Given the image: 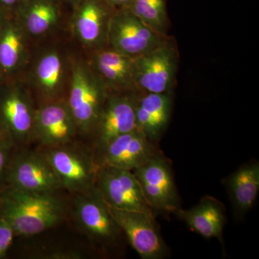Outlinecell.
Listing matches in <instances>:
<instances>
[{
	"instance_id": "cell-1",
	"label": "cell",
	"mask_w": 259,
	"mask_h": 259,
	"mask_svg": "<svg viewBox=\"0 0 259 259\" xmlns=\"http://www.w3.org/2000/svg\"><path fill=\"white\" fill-rule=\"evenodd\" d=\"M64 204L54 193H36L6 187L0 193V216L16 236H31L60 222Z\"/></svg>"
},
{
	"instance_id": "cell-2",
	"label": "cell",
	"mask_w": 259,
	"mask_h": 259,
	"mask_svg": "<svg viewBox=\"0 0 259 259\" xmlns=\"http://www.w3.org/2000/svg\"><path fill=\"white\" fill-rule=\"evenodd\" d=\"M108 90L96 72L83 65L74 66L67 106L78 131L93 132L108 98Z\"/></svg>"
},
{
	"instance_id": "cell-3",
	"label": "cell",
	"mask_w": 259,
	"mask_h": 259,
	"mask_svg": "<svg viewBox=\"0 0 259 259\" xmlns=\"http://www.w3.org/2000/svg\"><path fill=\"white\" fill-rule=\"evenodd\" d=\"M44 153L63 188L76 194L90 193L95 188L100 165L88 151L69 144L47 148Z\"/></svg>"
},
{
	"instance_id": "cell-4",
	"label": "cell",
	"mask_w": 259,
	"mask_h": 259,
	"mask_svg": "<svg viewBox=\"0 0 259 259\" xmlns=\"http://www.w3.org/2000/svg\"><path fill=\"white\" fill-rule=\"evenodd\" d=\"M177 59L176 48L168 40L146 54L134 57L136 91L171 93L176 76Z\"/></svg>"
},
{
	"instance_id": "cell-5",
	"label": "cell",
	"mask_w": 259,
	"mask_h": 259,
	"mask_svg": "<svg viewBox=\"0 0 259 259\" xmlns=\"http://www.w3.org/2000/svg\"><path fill=\"white\" fill-rule=\"evenodd\" d=\"M166 40L126 8L112 14L109 22L110 49L131 57L146 54Z\"/></svg>"
},
{
	"instance_id": "cell-6",
	"label": "cell",
	"mask_w": 259,
	"mask_h": 259,
	"mask_svg": "<svg viewBox=\"0 0 259 259\" xmlns=\"http://www.w3.org/2000/svg\"><path fill=\"white\" fill-rule=\"evenodd\" d=\"M6 187L52 194L63 188L44 153L13 152L7 174Z\"/></svg>"
},
{
	"instance_id": "cell-7",
	"label": "cell",
	"mask_w": 259,
	"mask_h": 259,
	"mask_svg": "<svg viewBox=\"0 0 259 259\" xmlns=\"http://www.w3.org/2000/svg\"><path fill=\"white\" fill-rule=\"evenodd\" d=\"M95 187L110 207L153 214L132 171L100 165Z\"/></svg>"
},
{
	"instance_id": "cell-8",
	"label": "cell",
	"mask_w": 259,
	"mask_h": 259,
	"mask_svg": "<svg viewBox=\"0 0 259 259\" xmlns=\"http://www.w3.org/2000/svg\"><path fill=\"white\" fill-rule=\"evenodd\" d=\"M108 207L130 244L141 258L161 259L168 255V247L156 226L154 214Z\"/></svg>"
},
{
	"instance_id": "cell-9",
	"label": "cell",
	"mask_w": 259,
	"mask_h": 259,
	"mask_svg": "<svg viewBox=\"0 0 259 259\" xmlns=\"http://www.w3.org/2000/svg\"><path fill=\"white\" fill-rule=\"evenodd\" d=\"M134 173L153 211L174 213L180 208L171 168L161 153L135 169Z\"/></svg>"
},
{
	"instance_id": "cell-10",
	"label": "cell",
	"mask_w": 259,
	"mask_h": 259,
	"mask_svg": "<svg viewBox=\"0 0 259 259\" xmlns=\"http://www.w3.org/2000/svg\"><path fill=\"white\" fill-rule=\"evenodd\" d=\"M74 210L80 228L94 241L108 246L120 238L122 231L96 187L90 193L76 194Z\"/></svg>"
},
{
	"instance_id": "cell-11",
	"label": "cell",
	"mask_w": 259,
	"mask_h": 259,
	"mask_svg": "<svg viewBox=\"0 0 259 259\" xmlns=\"http://www.w3.org/2000/svg\"><path fill=\"white\" fill-rule=\"evenodd\" d=\"M35 113L28 97L20 90L8 88L0 92V134L14 146L33 136Z\"/></svg>"
},
{
	"instance_id": "cell-12",
	"label": "cell",
	"mask_w": 259,
	"mask_h": 259,
	"mask_svg": "<svg viewBox=\"0 0 259 259\" xmlns=\"http://www.w3.org/2000/svg\"><path fill=\"white\" fill-rule=\"evenodd\" d=\"M136 94L109 95L93 131L99 151L115 138L137 129Z\"/></svg>"
},
{
	"instance_id": "cell-13",
	"label": "cell",
	"mask_w": 259,
	"mask_h": 259,
	"mask_svg": "<svg viewBox=\"0 0 259 259\" xmlns=\"http://www.w3.org/2000/svg\"><path fill=\"white\" fill-rule=\"evenodd\" d=\"M153 143L138 129L121 135L100 151V165L134 171L159 153Z\"/></svg>"
},
{
	"instance_id": "cell-14",
	"label": "cell",
	"mask_w": 259,
	"mask_h": 259,
	"mask_svg": "<svg viewBox=\"0 0 259 259\" xmlns=\"http://www.w3.org/2000/svg\"><path fill=\"white\" fill-rule=\"evenodd\" d=\"M77 131L67 104H48L35 112L33 136L47 148L71 144Z\"/></svg>"
},
{
	"instance_id": "cell-15",
	"label": "cell",
	"mask_w": 259,
	"mask_h": 259,
	"mask_svg": "<svg viewBox=\"0 0 259 259\" xmlns=\"http://www.w3.org/2000/svg\"><path fill=\"white\" fill-rule=\"evenodd\" d=\"M139 94L136 105L137 129L156 142L164 133L171 117V93Z\"/></svg>"
},
{
	"instance_id": "cell-16",
	"label": "cell",
	"mask_w": 259,
	"mask_h": 259,
	"mask_svg": "<svg viewBox=\"0 0 259 259\" xmlns=\"http://www.w3.org/2000/svg\"><path fill=\"white\" fill-rule=\"evenodd\" d=\"M187 226L207 239L218 238L223 242L226 223V209L217 199L204 197L197 205L189 209L179 208L174 212Z\"/></svg>"
},
{
	"instance_id": "cell-17",
	"label": "cell",
	"mask_w": 259,
	"mask_h": 259,
	"mask_svg": "<svg viewBox=\"0 0 259 259\" xmlns=\"http://www.w3.org/2000/svg\"><path fill=\"white\" fill-rule=\"evenodd\" d=\"M134 57L113 49L97 51L94 59L95 72L109 90L136 92L134 77Z\"/></svg>"
},
{
	"instance_id": "cell-18",
	"label": "cell",
	"mask_w": 259,
	"mask_h": 259,
	"mask_svg": "<svg viewBox=\"0 0 259 259\" xmlns=\"http://www.w3.org/2000/svg\"><path fill=\"white\" fill-rule=\"evenodd\" d=\"M235 216L244 217L255 203L259 190V163H245L226 181Z\"/></svg>"
},
{
	"instance_id": "cell-19",
	"label": "cell",
	"mask_w": 259,
	"mask_h": 259,
	"mask_svg": "<svg viewBox=\"0 0 259 259\" xmlns=\"http://www.w3.org/2000/svg\"><path fill=\"white\" fill-rule=\"evenodd\" d=\"M111 16L98 0H86L75 17L74 28L77 36L89 47L102 45L107 42Z\"/></svg>"
},
{
	"instance_id": "cell-20",
	"label": "cell",
	"mask_w": 259,
	"mask_h": 259,
	"mask_svg": "<svg viewBox=\"0 0 259 259\" xmlns=\"http://www.w3.org/2000/svg\"><path fill=\"white\" fill-rule=\"evenodd\" d=\"M23 35L15 23L0 25V71L8 74L18 67L23 58Z\"/></svg>"
},
{
	"instance_id": "cell-21",
	"label": "cell",
	"mask_w": 259,
	"mask_h": 259,
	"mask_svg": "<svg viewBox=\"0 0 259 259\" xmlns=\"http://www.w3.org/2000/svg\"><path fill=\"white\" fill-rule=\"evenodd\" d=\"M126 9L160 35L166 37L168 27L166 0H132Z\"/></svg>"
},
{
	"instance_id": "cell-22",
	"label": "cell",
	"mask_w": 259,
	"mask_h": 259,
	"mask_svg": "<svg viewBox=\"0 0 259 259\" xmlns=\"http://www.w3.org/2000/svg\"><path fill=\"white\" fill-rule=\"evenodd\" d=\"M56 8L48 0H35L25 12V28L33 35H40L49 31L57 23Z\"/></svg>"
},
{
	"instance_id": "cell-23",
	"label": "cell",
	"mask_w": 259,
	"mask_h": 259,
	"mask_svg": "<svg viewBox=\"0 0 259 259\" xmlns=\"http://www.w3.org/2000/svg\"><path fill=\"white\" fill-rule=\"evenodd\" d=\"M62 74V62L55 52L48 53L37 63L35 71L37 83L47 95H54L59 90Z\"/></svg>"
},
{
	"instance_id": "cell-24",
	"label": "cell",
	"mask_w": 259,
	"mask_h": 259,
	"mask_svg": "<svg viewBox=\"0 0 259 259\" xmlns=\"http://www.w3.org/2000/svg\"><path fill=\"white\" fill-rule=\"evenodd\" d=\"M14 147L9 140L0 136V193L6 188L7 174Z\"/></svg>"
},
{
	"instance_id": "cell-25",
	"label": "cell",
	"mask_w": 259,
	"mask_h": 259,
	"mask_svg": "<svg viewBox=\"0 0 259 259\" xmlns=\"http://www.w3.org/2000/svg\"><path fill=\"white\" fill-rule=\"evenodd\" d=\"M15 233L13 227L0 216V258H4L14 241Z\"/></svg>"
},
{
	"instance_id": "cell-26",
	"label": "cell",
	"mask_w": 259,
	"mask_h": 259,
	"mask_svg": "<svg viewBox=\"0 0 259 259\" xmlns=\"http://www.w3.org/2000/svg\"><path fill=\"white\" fill-rule=\"evenodd\" d=\"M110 6H121L126 8L132 0H104Z\"/></svg>"
},
{
	"instance_id": "cell-27",
	"label": "cell",
	"mask_w": 259,
	"mask_h": 259,
	"mask_svg": "<svg viewBox=\"0 0 259 259\" xmlns=\"http://www.w3.org/2000/svg\"><path fill=\"white\" fill-rule=\"evenodd\" d=\"M18 0H0V3L6 6H12L18 3Z\"/></svg>"
},
{
	"instance_id": "cell-28",
	"label": "cell",
	"mask_w": 259,
	"mask_h": 259,
	"mask_svg": "<svg viewBox=\"0 0 259 259\" xmlns=\"http://www.w3.org/2000/svg\"><path fill=\"white\" fill-rule=\"evenodd\" d=\"M68 1H69L70 3H79L81 1V0H68Z\"/></svg>"
},
{
	"instance_id": "cell-29",
	"label": "cell",
	"mask_w": 259,
	"mask_h": 259,
	"mask_svg": "<svg viewBox=\"0 0 259 259\" xmlns=\"http://www.w3.org/2000/svg\"><path fill=\"white\" fill-rule=\"evenodd\" d=\"M1 24H2V21H1V20H0V25H1Z\"/></svg>"
},
{
	"instance_id": "cell-30",
	"label": "cell",
	"mask_w": 259,
	"mask_h": 259,
	"mask_svg": "<svg viewBox=\"0 0 259 259\" xmlns=\"http://www.w3.org/2000/svg\"><path fill=\"white\" fill-rule=\"evenodd\" d=\"M0 136H2L1 134H0Z\"/></svg>"
}]
</instances>
